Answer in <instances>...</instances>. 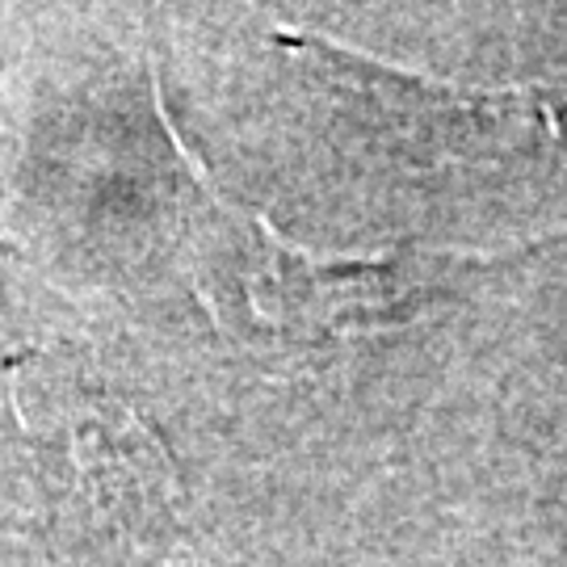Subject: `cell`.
Masks as SVG:
<instances>
[{"label": "cell", "instance_id": "cell-1", "mask_svg": "<svg viewBox=\"0 0 567 567\" xmlns=\"http://www.w3.org/2000/svg\"><path fill=\"white\" fill-rule=\"evenodd\" d=\"M295 47H311L337 76L370 93L383 114L400 122L412 140L442 143L446 152H517L534 143H567V89L564 84H517V89H454L412 76L386 63L362 60L349 47L295 34Z\"/></svg>", "mask_w": 567, "mask_h": 567}]
</instances>
